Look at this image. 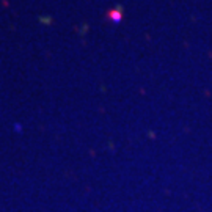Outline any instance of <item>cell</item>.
<instances>
[{
	"label": "cell",
	"instance_id": "6da1fadb",
	"mask_svg": "<svg viewBox=\"0 0 212 212\" xmlns=\"http://www.w3.org/2000/svg\"><path fill=\"white\" fill-rule=\"evenodd\" d=\"M14 129H16L17 132H20V131H22V127H20V124H16V126H14Z\"/></svg>",
	"mask_w": 212,
	"mask_h": 212
}]
</instances>
